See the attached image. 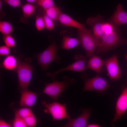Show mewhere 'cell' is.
<instances>
[{
  "instance_id": "obj_1",
  "label": "cell",
  "mask_w": 127,
  "mask_h": 127,
  "mask_svg": "<svg viewBox=\"0 0 127 127\" xmlns=\"http://www.w3.org/2000/svg\"><path fill=\"white\" fill-rule=\"evenodd\" d=\"M120 31L119 28H115L114 30L110 33H104L100 44L96 48L97 53L103 54L120 45L127 44V39L122 38Z\"/></svg>"
},
{
  "instance_id": "obj_2",
  "label": "cell",
  "mask_w": 127,
  "mask_h": 127,
  "mask_svg": "<svg viewBox=\"0 0 127 127\" xmlns=\"http://www.w3.org/2000/svg\"><path fill=\"white\" fill-rule=\"evenodd\" d=\"M75 83L74 79L65 76L61 81H55L52 83H46L42 93L46 94L52 99L56 100L64 91Z\"/></svg>"
},
{
  "instance_id": "obj_3",
  "label": "cell",
  "mask_w": 127,
  "mask_h": 127,
  "mask_svg": "<svg viewBox=\"0 0 127 127\" xmlns=\"http://www.w3.org/2000/svg\"><path fill=\"white\" fill-rule=\"evenodd\" d=\"M77 33L82 46L86 52V56L90 58L95 55V49L99 45L100 40L94 36L91 29H87L86 31L78 30Z\"/></svg>"
},
{
  "instance_id": "obj_4",
  "label": "cell",
  "mask_w": 127,
  "mask_h": 127,
  "mask_svg": "<svg viewBox=\"0 0 127 127\" xmlns=\"http://www.w3.org/2000/svg\"><path fill=\"white\" fill-rule=\"evenodd\" d=\"M58 48L56 44L52 43L45 50L37 55L39 64L44 70H46L50 64L55 61L57 63L60 61V57L57 55Z\"/></svg>"
},
{
  "instance_id": "obj_5",
  "label": "cell",
  "mask_w": 127,
  "mask_h": 127,
  "mask_svg": "<svg viewBox=\"0 0 127 127\" xmlns=\"http://www.w3.org/2000/svg\"><path fill=\"white\" fill-rule=\"evenodd\" d=\"M33 67L29 64L19 60L16 68L19 87L22 92L28 89L31 79Z\"/></svg>"
},
{
  "instance_id": "obj_6",
  "label": "cell",
  "mask_w": 127,
  "mask_h": 127,
  "mask_svg": "<svg viewBox=\"0 0 127 127\" xmlns=\"http://www.w3.org/2000/svg\"><path fill=\"white\" fill-rule=\"evenodd\" d=\"M42 104L45 108L44 111L51 115L54 121L71 119L66 110V103L62 104L56 102L47 103L44 101Z\"/></svg>"
},
{
  "instance_id": "obj_7",
  "label": "cell",
  "mask_w": 127,
  "mask_h": 127,
  "mask_svg": "<svg viewBox=\"0 0 127 127\" xmlns=\"http://www.w3.org/2000/svg\"><path fill=\"white\" fill-rule=\"evenodd\" d=\"M88 57L84 56L78 54H77L74 57L75 61L67 66L62 68L52 73L48 72L47 74L48 76L51 77L55 80L56 75L63 71L69 70L78 72H81L87 69L86 64L88 61Z\"/></svg>"
},
{
  "instance_id": "obj_8",
  "label": "cell",
  "mask_w": 127,
  "mask_h": 127,
  "mask_svg": "<svg viewBox=\"0 0 127 127\" xmlns=\"http://www.w3.org/2000/svg\"><path fill=\"white\" fill-rule=\"evenodd\" d=\"M108 82L99 75L88 79L84 81L83 90L84 91H95L103 92L109 87Z\"/></svg>"
},
{
  "instance_id": "obj_9",
  "label": "cell",
  "mask_w": 127,
  "mask_h": 127,
  "mask_svg": "<svg viewBox=\"0 0 127 127\" xmlns=\"http://www.w3.org/2000/svg\"><path fill=\"white\" fill-rule=\"evenodd\" d=\"M105 65L107 75L111 80H118L121 77V72L117 56L114 55L105 61Z\"/></svg>"
},
{
  "instance_id": "obj_10",
  "label": "cell",
  "mask_w": 127,
  "mask_h": 127,
  "mask_svg": "<svg viewBox=\"0 0 127 127\" xmlns=\"http://www.w3.org/2000/svg\"><path fill=\"white\" fill-rule=\"evenodd\" d=\"M127 111V86H124L118 98L116 105L115 113L113 121L120 119Z\"/></svg>"
},
{
  "instance_id": "obj_11",
  "label": "cell",
  "mask_w": 127,
  "mask_h": 127,
  "mask_svg": "<svg viewBox=\"0 0 127 127\" xmlns=\"http://www.w3.org/2000/svg\"><path fill=\"white\" fill-rule=\"evenodd\" d=\"M104 23L102 16L100 15L89 18L87 21V24L92 28L94 36L100 40L104 33Z\"/></svg>"
},
{
  "instance_id": "obj_12",
  "label": "cell",
  "mask_w": 127,
  "mask_h": 127,
  "mask_svg": "<svg viewBox=\"0 0 127 127\" xmlns=\"http://www.w3.org/2000/svg\"><path fill=\"white\" fill-rule=\"evenodd\" d=\"M109 20L116 28H119L121 25L127 24V12L121 4L119 3L117 5L115 11Z\"/></svg>"
},
{
  "instance_id": "obj_13",
  "label": "cell",
  "mask_w": 127,
  "mask_h": 127,
  "mask_svg": "<svg viewBox=\"0 0 127 127\" xmlns=\"http://www.w3.org/2000/svg\"><path fill=\"white\" fill-rule=\"evenodd\" d=\"M89 108L84 109L82 114L76 118L70 119L65 124L62 126L64 127H86L89 117L91 113Z\"/></svg>"
},
{
  "instance_id": "obj_14",
  "label": "cell",
  "mask_w": 127,
  "mask_h": 127,
  "mask_svg": "<svg viewBox=\"0 0 127 127\" xmlns=\"http://www.w3.org/2000/svg\"><path fill=\"white\" fill-rule=\"evenodd\" d=\"M38 93L30 91L28 89L21 92L20 102V106L31 107L35 103Z\"/></svg>"
},
{
  "instance_id": "obj_15",
  "label": "cell",
  "mask_w": 127,
  "mask_h": 127,
  "mask_svg": "<svg viewBox=\"0 0 127 127\" xmlns=\"http://www.w3.org/2000/svg\"><path fill=\"white\" fill-rule=\"evenodd\" d=\"M57 20L61 24L65 26L75 28L81 31H86L87 30L83 25L67 15L61 12Z\"/></svg>"
},
{
  "instance_id": "obj_16",
  "label": "cell",
  "mask_w": 127,
  "mask_h": 127,
  "mask_svg": "<svg viewBox=\"0 0 127 127\" xmlns=\"http://www.w3.org/2000/svg\"><path fill=\"white\" fill-rule=\"evenodd\" d=\"M105 63V61L101 59L100 57L94 55L88 60L86 67L87 69H91L99 73Z\"/></svg>"
},
{
  "instance_id": "obj_17",
  "label": "cell",
  "mask_w": 127,
  "mask_h": 127,
  "mask_svg": "<svg viewBox=\"0 0 127 127\" xmlns=\"http://www.w3.org/2000/svg\"><path fill=\"white\" fill-rule=\"evenodd\" d=\"M81 43L79 39L74 38L67 35L63 36L61 47L62 49L68 50L73 48Z\"/></svg>"
},
{
  "instance_id": "obj_18",
  "label": "cell",
  "mask_w": 127,
  "mask_h": 127,
  "mask_svg": "<svg viewBox=\"0 0 127 127\" xmlns=\"http://www.w3.org/2000/svg\"><path fill=\"white\" fill-rule=\"evenodd\" d=\"M18 64V62L14 56L8 55L3 60L2 65L3 67L5 69L12 70L16 68Z\"/></svg>"
},
{
  "instance_id": "obj_19",
  "label": "cell",
  "mask_w": 127,
  "mask_h": 127,
  "mask_svg": "<svg viewBox=\"0 0 127 127\" xmlns=\"http://www.w3.org/2000/svg\"><path fill=\"white\" fill-rule=\"evenodd\" d=\"M23 16L27 19L34 13L36 9V6L30 3H27L22 5L21 6Z\"/></svg>"
},
{
  "instance_id": "obj_20",
  "label": "cell",
  "mask_w": 127,
  "mask_h": 127,
  "mask_svg": "<svg viewBox=\"0 0 127 127\" xmlns=\"http://www.w3.org/2000/svg\"><path fill=\"white\" fill-rule=\"evenodd\" d=\"M44 10L47 15L53 21L58 20L61 12L56 5Z\"/></svg>"
},
{
  "instance_id": "obj_21",
  "label": "cell",
  "mask_w": 127,
  "mask_h": 127,
  "mask_svg": "<svg viewBox=\"0 0 127 127\" xmlns=\"http://www.w3.org/2000/svg\"><path fill=\"white\" fill-rule=\"evenodd\" d=\"M13 29L9 22L5 21H0V32L3 36L10 34Z\"/></svg>"
},
{
  "instance_id": "obj_22",
  "label": "cell",
  "mask_w": 127,
  "mask_h": 127,
  "mask_svg": "<svg viewBox=\"0 0 127 127\" xmlns=\"http://www.w3.org/2000/svg\"><path fill=\"white\" fill-rule=\"evenodd\" d=\"M12 126L14 127H28L24 119L20 117L16 113L13 121Z\"/></svg>"
},
{
  "instance_id": "obj_23",
  "label": "cell",
  "mask_w": 127,
  "mask_h": 127,
  "mask_svg": "<svg viewBox=\"0 0 127 127\" xmlns=\"http://www.w3.org/2000/svg\"><path fill=\"white\" fill-rule=\"evenodd\" d=\"M23 119L33 114L30 108L24 107L19 109L16 113Z\"/></svg>"
},
{
  "instance_id": "obj_24",
  "label": "cell",
  "mask_w": 127,
  "mask_h": 127,
  "mask_svg": "<svg viewBox=\"0 0 127 127\" xmlns=\"http://www.w3.org/2000/svg\"><path fill=\"white\" fill-rule=\"evenodd\" d=\"M36 2L44 9L55 6L53 0H37Z\"/></svg>"
},
{
  "instance_id": "obj_25",
  "label": "cell",
  "mask_w": 127,
  "mask_h": 127,
  "mask_svg": "<svg viewBox=\"0 0 127 127\" xmlns=\"http://www.w3.org/2000/svg\"><path fill=\"white\" fill-rule=\"evenodd\" d=\"M35 26L38 31H40L45 28L43 16H37L36 17Z\"/></svg>"
},
{
  "instance_id": "obj_26",
  "label": "cell",
  "mask_w": 127,
  "mask_h": 127,
  "mask_svg": "<svg viewBox=\"0 0 127 127\" xmlns=\"http://www.w3.org/2000/svg\"><path fill=\"white\" fill-rule=\"evenodd\" d=\"M43 12V16L45 28L49 30L53 29L54 28L53 21L47 15L44 11Z\"/></svg>"
},
{
  "instance_id": "obj_27",
  "label": "cell",
  "mask_w": 127,
  "mask_h": 127,
  "mask_svg": "<svg viewBox=\"0 0 127 127\" xmlns=\"http://www.w3.org/2000/svg\"><path fill=\"white\" fill-rule=\"evenodd\" d=\"M3 40L5 45L9 47L13 48L15 47V40L10 34L3 36Z\"/></svg>"
},
{
  "instance_id": "obj_28",
  "label": "cell",
  "mask_w": 127,
  "mask_h": 127,
  "mask_svg": "<svg viewBox=\"0 0 127 127\" xmlns=\"http://www.w3.org/2000/svg\"><path fill=\"white\" fill-rule=\"evenodd\" d=\"M24 119L28 127H34L36 124L37 120L33 114L26 117Z\"/></svg>"
},
{
  "instance_id": "obj_29",
  "label": "cell",
  "mask_w": 127,
  "mask_h": 127,
  "mask_svg": "<svg viewBox=\"0 0 127 127\" xmlns=\"http://www.w3.org/2000/svg\"><path fill=\"white\" fill-rule=\"evenodd\" d=\"M5 3L10 6L16 8L21 7L22 5L21 0H3Z\"/></svg>"
},
{
  "instance_id": "obj_30",
  "label": "cell",
  "mask_w": 127,
  "mask_h": 127,
  "mask_svg": "<svg viewBox=\"0 0 127 127\" xmlns=\"http://www.w3.org/2000/svg\"><path fill=\"white\" fill-rule=\"evenodd\" d=\"M104 33L108 34L113 32L115 28L110 22L104 23L103 25Z\"/></svg>"
},
{
  "instance_id": "obj_31",
  "label": "cell",
  "mask_w": 127,
  "mask_h": 127,
  "mask_svg": "<svg viewBox=\"0 0 127 127\" xmlns=\"http://www.w3.org/2000/svg\"><path fill=\"white\" fill-rule=\"evenodd\" d=\"M9 47L6 45H3L0 47V55L2 56H7L10 52Z\"/></svg>"
},
{
  "instance_id": "obj_32",
  "label": "cell",
  "mask_w": 127,
  "mask_h": 127,
  "mask_svg": "<svg viewBox=\"0 0 127 127\" xmlns=\"http://www.w3.org/2000/svg\"><path fill=\"white\" fill-rule=\"evenodd\" d=\"M0 127H11V125L8 123L2 120H0Z\"/></svg>"
},
{
  "instance_id": "obj_33",
  "label": "cell",
  "mask_w": 127,
  "mask_h": 127,
  "mask_svg": "<svg viewBox=\"0 0 127 127\" xmlns=\"http://www.w3.org/2000/svg\"><path fill=\"white\" fill-rule=\"evenodd\" d=\"M100 127V126L99 125L95 123H92L88 124L86 126V127Z\"/></svg>"
},
{
  "instance_id": "obj_34",
  "label": "cell",
  "mask_w": 127,
  "mask_h": 127,
  "mask_svg": "<svg viewBox=\"0 0 127 127\" xmlns=\"http://www.w3.org/2000/svg\"><path fill=\"white\" fill-rule=\"evenodd\" d=\"M29 3H32L37 2V0H26Z\"/></svg>"
},
{
  "instance_id": "obj_35",
  "label": "cell",
  "mask_w": 127,
  "mask_h": 127,
  "mask_svg": "<svg viewBox=\"0 0 127 127\" xmlns=\"http://www.w3.org/2000/svg\"><path fill=\"white\" fill-rule=\"evenodd\" d=\"M126 60H127V55H126Z\"/></svg>"
},
{
  "instance_id": "obj_36",
  "label": "cell",
  "mask_w": 127,
  "mask_h": 127,
  "mask_svg": "<svg viewBox=\"0 0 127 127\" xmlns=\"http://www.w3.org/2000/svg\"><path fill=\"white\" fill-rule=\"evenodd\" d=\"M126 83L127 84V82H126Z\"/></svg>"
}]
</instances>
